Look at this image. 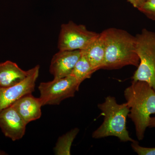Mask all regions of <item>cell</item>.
Instances as JSON below:
<instances>
[{
  "mask_svg": "<svg viewBox=\"0 0 155 155\" xmlns=\"http://www.w3.org/2000/svg\"><path fill=\"white\" fill-rule=\"evenodd\" d=\"M148 0H127L134 8L138 9Z\"/></svg>",
  "mask_w": 155,
  "mask_h": 155,
  "instance_id": "obj_17",
  "label": "cell"
},
{
  "mask_svg": "<svg viewBox=\"0 0 155 155\" xmlns=\"http://www.w3.org/2000/svg\"><path fill=\"white\" fill-rule=\"evenodd\" d=\"M29 73L16 63L7 61L0 64V88L13 86L25 79Z\"/></svg>",
  "mask_w": 155,
  "mask_h": 155,
  "instance_id": "obj_11",
  "label": "cell"
},
{
  "mask_svg": "<svg viewBox=\"0 0 155 155\" xmlns=\"http://www.w3.org/2000/svg\"><path fill=\"white\" fill-rule=\"evenodd\" d=\"M99 35L88 30L85 25L69 21L61 25L58 48L59 51L84 50Z\"/></svg>",
  "mask_w": 155,
  "mask_h": 155,
  "instance_id": "obj_6",
  "label": "cell"
},
{
  "mask_svg": "<svg viewBox=\"0 0 155 155\" xmlns=\"http://www.w3.org/2000/svg\"><path fill=\"white\" fill-rule=\"evenodd\" d=\"M85 54L95 71L103 69L105 59V46L101 33L85 49Z\"/></svg>",
  "mask_w": 155,
  "mask_h": 155,
  "instance_id": "obj_12",
  "label": "cell"
},
{
  "mask_svg": "<svg viewBox=\"0 0 155 155\" xmlns=\"http://www.w3.org/2000/svg\"><path fill=\"white\" fill-rule=\"evenodd\" d=\"M104 116L102 125L92 134L93 138L99 139L114 136L122 142H134L130 137L126 126L130 108L126 103L119 104L115 97L108 96L105 101L98 105Z\"/></svg>",
  "mask_w": 155,
  "mask_h": 155,
  "instance_id": "obj_3",
  "label": "cell"
},
{
  "mask_svg": "<svg viewBox=\"0 0 155 155\" xmlns=\"http://www.w3.org/2000/svg\"><path fill=\"white\" fill-rule=\"evenodd\" d=\"M95 72L85 54L81 50L80 58L70 75L74 76L81 84L85 79L90 78Z\"/></svg>",
  "mask_w": 155,
  "mask_h": 155,
  "instance_id": "obj_13",
  "label": "cell"
},
{
  "mask_svg": "<svg viewBox=\"0 0 155 155\" xmlns=\"http://www.w3.org/2000/svg\"><path fill=\"white\" fill-rule=\"evenodd\" d=\"M101 33L106 50L103 69H118L129 65L138 67L140 59L136 50L135 36L115 28H107Z\"/></svg>",
  "mask_w": 155,
  "mask_h": 155,
  "instance_id": "obj_1",
  "label": "cell"
},
{
  "mask_svg": "<svg viewBox=\"0 0 155 155\" xmlns=\"http://www.w3.org/2000/svg\"><path fill=\"white\" fill-rule=\"evenodd\" d=\"M39 69L40 66L37 65L29 69V74L21 82L13 86L0 88V112L22 97L34 91Z\"/></svg>",
  "mask_w": 155,
  "mask_h": 155,
  "instance_id": "obj_7",
  "label": "cell"
},
{
  "mask_svg": "<svg viewBox=\"0 0 155 155\" xmlns=\"http://www.w3.org/2000/svg\"><path fill=\"white\" fill-rule=\"evenodd\" d=\"M80 84L72 75L41 82L38 89L43 106L58 105L64 100L73 97L79 90Z\"/></svg>",
  "mask_w": 155,
  "mask_h": 155,
  "instance_id": "obj_5",
  "label": "cell"
},
{
  "mask_svg": "<svg viewBox=\"0 0 155 155\" xmlns=\"http://www.w3.org/2000/svg\"><path fill=\"white\" fill-rule=\"evenodd\" d=\"M138 10L149 19L155 21V0H148Z\"/></svg>",
  "mask_w": 155,
  "mask_h": 155,
  "instance_id": "obj_15",
  "label": "cell"
},
{
  "mask_svg": "<svg viewBox=\"0 0 155 155\" xmlns=\"http://www.w3.org/2000/svg\"><path fill=\"white\" fill-rule=\"evenodd\" d=\"M79 131V129L75 128L59 137L54 148L55 154L58 155H70L72 142Z\"/></svg>",
  "mask_w": 155,
  "mask_h": 155,
  "instance_id": "obj_14",
  "label": "cell"
},
{
  "mask_svg": "<svg viewBox=\"0 0 155 155\" xmlns=\"http://www.w3.org/2000/svg\"><path fill=\"white\" fill-rule=\"evenodd\" d=\"M6 155V153L0 150V155Z\"/></svg>",
  "mask_w": 155,
  "mask_h": 155,
  "instance_id": "obj_19",
  "label": "cell"
},
{
  "mask_svg": "<svg viewBox=\"0 0 155 155\" xmlns=\"http://www.w3.org/2000/svg\"><path fill=\"white\" fill-rule=\"evenodd\" d=\"M12 105L27 124L41 116V100L39 97H34L32 94L25 95Z\"/></svg>",
  "mask_w": 155,
  "mask_h": 155,
  "instance_id": "obj_10",
  "label": "cell"
},
{
  "mask_svg": "<svg viewBox=\"0 0 155 155\" xmlns=\"http://www.w3.org/2000/svg\"><path fill=\"white\" fill-rule=\"evenodd\" d=\"M27 125L12 105L0 112V128L4 135L13 141L23 137Z\"/></svg>",
  "mask_w": 155,
  "mask_h": 155,
  "instance_id": "obj_8",
  "label": "cell"
},
{
  "mask_svg": "<svg viewBox=\"0 0 155 155\" xmlns=\"http://www.w3.org/2000/svg\"><path fill=\"white\" fill-rule=\"evenodd\" d=\"M135 37L140 64L132 79L145 81L155 91V33L143 28Z\"/></svg>",
  "mask_w": 155,
  "mask_h": 155,
  "instance_id": "obj_4",
  "label": "cell"
},
{
  "mask_svg": "<svg viewBox=\"0 0 155 155\" xmlns=\"http://www.w3.org/2000/svg\"><path fill=\"white\" fill-rule=\"evenodd\" d=\"M131 146L134 151L139 155H155V147L148 148L140 146L137 141L132 142Z\"/></svg>",
  "mask_w": 155,
  "mask_h": 155,
  "instance_id": "obj_16",
  "label": "cell"
},
{
  "mask_svg": "<svg viewBox=\"0 0 155 155\" xmlns=\"http://www.w3.org/2000/svg\"><path fill=\"white\" fill-rule=\"evenodd\" d=\"M81 54V50L59 51L53 56L50 72L54 79H59L71 75Z\"/></svg>",
  "mask_w": 155,
  "mask_h": 155,
  "instance_id": "obj_9",
  "label": "cell"
},
{
  "mask_svg": "<svg viewBox=\"0 0 155 155\" xmlns=\"http://www.w3.org/2000/svg\"><path fill=\"white\" fill-rule=\"evenodd\" d=\"M126 104L130 108L128 116L135 125L138 140L144 137L150 116L155 114V91L145 81H133L124 91Z\"/></svg>",
  "mask_w": 155,
  "mask_h": 155,
  "instance_id": "obj_2",
  "label": "cell"
},
{
  "mask_svg": "<svg viewBox=\"0 0 155 155\" xmlns=\"http://www.w3.org/2000/svg\"><path fill=\"white\" fill-rule=\"evenodd\" d=\"M148 127H155V117H150Z\"/></svg>",
  "mask_w": 155,
  "mask_h": 155,
  "instance_id": "obj_18",
  "label": "cell"
}]
</instances>
